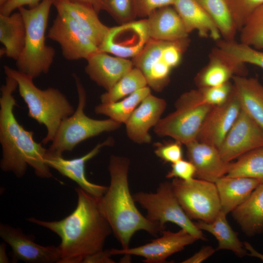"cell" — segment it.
Instances as JSON below:
<instances>
[{
    "label": "cell",
    "instance_id": "cell-38",
    "mask_svg": "<svg viewBox=\"0 0 263 263\" xmlns=\"http://www.w3.org/2000/svg\"><path fill=\"white\" fill-rule=\"evenodd\" d=\"M182 144L178 141L154 144L156 155L165 163L173 164L183 157Z\"/></svg>",
    "mask_w": 263,
    "mask_h": 263
},
{
    "label": "cell",
    "instance_id": "cell-30",
    "mask_svg": "<svg viewBox=\"0 0 263 263\" xmlns=\"http://www.w3.org/2000/svg\"><path fill=\"white\" fill-rule=\"evenodd\" d=\"M217 26L222 38L234 40L238 32L226 0H196Z\"/></svg>",
    "mask_w": 263,
    "mask_h": 263
},
{
    "label": "cell",
    "instance_id": "cell-33",
    "mask_svg": "<svg viewBox=\"0 0 263 263\" xmlns=\"http://www.w3.org/2000/svg\"><path fill=\"white\" fill-rule=\"evenodd\" d=\"M216 46L236 61L259 66L263 70V52L241 42L225 40L216 41Z\"/></svg>",
    "mask_w": 263,
    "mask_h": 263
},
{
    "label": "cell",
    "instance_id": "cell-11",
    "mask_svg": "<svg viewBox=\"0 0 263 263\" xmlns=\"http://www.w3.org/2000/svg\"><path fill=\"white\" fill-rule=\"evenodd\" d=\"M146 18L110 27L99 51L118 57L134 58L150 39Z\"/></svg>",
    "mask_w": 263,
    "mask_h": 263
},
{
    "label": "cell",
    "instance_id": "cell-17",
    "mask_svg": "<svg viewBox=\"0 0 263 263\" xmlns=\"http://www.w3.org/2000/svg\"><path fill=\"white\" fill-rule=\"evenodd\" d=\"M167 103L164 99L151 94L148 95L134 111L126 123V132L129 138L138 144L150 143L151 137L149 130L155 127L166 109Z\"/></svg>",
    "mask_w": 263,
    "mask_h": 263
},
{
    "label": "cell",
    "instance_id": "cell-14",
    "mask_svg": "<svg viewBox=\"0 0 263 263\" xmlns=\"http://www.w3.org/2000/svg\"><path fill=\"white\" fill-rule=\"evenodd\" d=\"M162 235L150 243L133 248L110 249L112 255H129L143 257L146 263H163L171 255L199 240L186 230L181 229L176 232L165 230Z\"/></svg>",
    "mask_w": 263,
    "mask_h": 263
},
{
    "label": "cell",
    "instance_id": "cell-27",
    "mask_svg": "<svg viewBox=\"0 0 263 263\" xmlns=\"http://www.w3.org/2000/svg\"><path fill=\"white\" fill-rule=\"evenodd\" d=\"M25 38L26 27L19 11L9 15L0 14V41L4 46L1 55L17 61L23 50Z\"/></svg>",
    "mask_w": 263,
    "mask_h": 263
},
{
    "label": "cell",
    "instance_id": "cell-39",
    "mask_svg": "<svg viewBox=\"0 0 263 263\" xmlns=\"http://www.w3.org/2000/svg\"><path fill=\"white\" fill-rule=\"evenodd\" d=\"M176 0H133L136 17L147 18L155 10L167 6H173Z\"/></svg>",
    "mask_w": 263,
    "mask_h": 263
},
{
    "label": "cell",
    "instance_id": "cell-45",
    "mask_svg": "<svg viewBox=\"0 0 263 263\" xmlns=\"http://www.w3.org/2000/svg\"><path fill=\"white\" fill-rule=\"evenodd\" d=\"M244 244L247 251L249 252L247 254L248 256L259 258L263 261V254H261L256 250L251 244L247 242H244Z\"/></svg>",
    "mask_w": 263,
    "mask_h": 263
},
{
    "label": "cell",
    "instance_id": "cell-20",
    "mask_svg": "<svg viewBox=\"0 0 263 263\" xmlns=\"http://www.w3.org/2000/svg\"><path fill=\"white\" fill-rule=\"evenodd\" d=\"M87 61L86 73L106 91L134 67L132 60L99 51L92 55Z\"/></svg>",
    "mask_w": 263,
    "mask_h": 263
},
{
    "label": "cell",
    "instance_id": "cell-5",
    "mask_svg": "<svg viewBox=\"0 0 263 263\" xmlns=\"http://www.w3.org/2000/svg\"><path fill=\"white\" fill-rule=\"evenodd\" d=\"M54 0H42L32 8L18 10L26 27L23 50L16 61L17 70L33 78L47 74L53 62L55 51L46 44L45 32Z\"/></svg>",
    "mask_w": 263,
    "mask_h": 263
},
{
    "label": "cell",
    "instance_id": "cell-28",
    "mask_svg": "<svg viewBox=\"0 0 263 263\" xmlns=\"http://www.w3.org/2000/svg\"><path fill=\"white\" fill-rule=\"evenodd\" d=\"M226 216L221 211L212 222L199 221L195 224L201 230L206 231L215 237L218 243L216 250H230L238 257L242 258L247 254V251L244 243L239 240L238 233L229 224Z\"/></svg>",
    "mask_w": 263,
    "mask_h": 263
},
{
    "label": "cell",
    "instance_id": "cell-24",
    "mask_svg": "<svg viewBox=\"0 0 263 263\" xmlns=\"http://www.w3.org/2000/svg\"><path fill=\"white\" fill-rule=\"evenodd\" d=\"M261 181L257 179L224 176L215 182L221 211L227 214L244 202Z\"/></svg>",
    "mask_w": 263,
    "mask_h": 263
},
{
    "label": "cell",
    "instance_id": "cell-3",
    "mask_svg": "<svg viewBox=\"0 0 263 263\" xmlns=\"http://www.w3.org/2000/svg\"><path fill=\"white\" fill-rule=\"evenodd\" d=\"M129 160L126 157L111 156L108 166L110 185L105 193L98 198L99 210L122 249L129 248L132 236L138 231L144 230L157 236L164 230L144 216L137 209L129 188Z\"/></svg>",
    "mask_w": 263,
    "mask_h": 263
},
{
    "label": "cell",
    "instance_id": "cell-32",
    "mask_svg": "<svg viewBox=\"0 0 263 263\" xmlns=\"http://www.w3.org/2000/svg\"><path fill=\"white\" fill-rule=\"evenodd\" d=\"M147 86V81L143 73L133 67L110 90L100 96L101 103L117 101Z\"/></svg>",
    "mask_w": 263,
    "mask_h": 263
},
{
    "label": "cell",
    "instance_id": "cell-26",
    "mask_svg": "<svg viewBox=\"0 0 263 263\" xmlns=\"http://www.w3.org/2000/svg\"><path fill=\"white\" fill-rule=\"evenodd\" d=\"M242 231L248 236L263 232V183L248 198L231 212Z\"/></svg>",
    "mask_w": 263,
    "mask_h": 263
},
{
    "label": "cell",
    "instance_id": "cell-9",
    "mask_svg": "<svg viewBox=\"0 0 263 263\" xmlns=\"http://www.w3.org/2000/svg\"><path fill=\"white\" fill-rule=\"evenodd\" d=\"M171 184L178 202L191 220L209 223L221 211L215 183L194 178L188 181L174 178Z\"/></svg>",
    "mask_w": 263,
    "mask_h": 263
},
{
    "label": "cell",
    "instance_id": "cell-37",
    "mask_svg": "<svg viewBox=\"0 0 263 263\" xmlns=\"http://www.w3.org/2000/svg\"><path fill=\"white\" fill-rule=\"evenodd\" d=\"M198 89L206 104L216 106L222 104L227 100L233 90V85L228 81L219 86Z\"/></svg>",
    "mask_w": 263,
    "mask_h": 263
},
{
    "label": "cell",
    "instance_id": "cell-12",
    "mask_svg": "<svg viewBox=\"0 0 263 263\" xmlns=\"http://www.w3.org/2000/svg\"><path fill=\"white\" fill-rule=\"evenodd\" d=\"M0 236L12 249L14 262L58 263L60 252L58 246H43L35 242L32 234H25L19 227L0 223Z\"/></svg>",
    "mask_w": 263,
    "mask_h": 263
},
{
    "label": "cell",
    "instance_id": "cell-7",
    "mask_svg": "<svg viewBox=\"0 0 263 263\" xmlns=\"http://www.w3.org/2000/svg\"><path fill=\"white\" fill-rule=\"evenodd\" d=\"M212 106L203 101L198 89L185 92L176 100L175 110L161 118L154 132L159 136H169L186 145L197 139Z\"/></svg>",
    "mask_w": 263,
    "mask_h": 263
},
{
    "label": "cell",
    "instance_id": "cell-22",
    "mask_svg": "<svg viewBox=\"0 0 263 263\" xmlns=\"http://www.w3.org/2000/svg\"><path fill=\"white\" fill-rule=\"evenodd\" d=\"M146 19L151 39L175 41L188 38L189 34L173 6L158 8Z\"/></svg>",
    "mask_w": 263,
    "mask_h": 263
},
{
    "label": "cell",
    "instance_id": "cell-35",
    "mask_svg": "<svg viewBox=\"0 0 263 263\" xmlns=\"http://www.w3.org/2000/svg\"><path fill=\"white\" fill-rule=\"evenodd\" d=\"M102 10L108 12L120 24L134 20L136 17L133 0H100Z\"/></svg>",
    "mask_w": 263,
    "mask_h": 263
},
{
    "label": "cell",
    "instance_id": "cell-46",
    "mask_svg": "<svg viewBox=\"0 0 263 263\" xmlns=\"http://www.w3.org/2000/svg\"><path fill=\"white\" fill-rule=\"evenodd\" d=\"M6 245L5 243L2 242L0 244V263H7L9 260L6 252Z\"/></svg>",
    "mask_w": 263,
    "mask_h": 263
},
{
    "label": "cell",
    "instance_id": "cell-6",
    "mask_svg": "<svg viewBox=\"0 0 263 263\" xmlns=\"http://www.w3.org/2000/svg\"><path fill=\"white\" fill-rule=\"evenodd\" d=\"M73 77L78 94L77 107L74 113L60 124L47 149L51 153L62 155L64 152L73 150L80 142L102 132L116 130L121 125L110 118L97 120L86 115V91L79 77L75 74H73Z\"/></svg>",
    "mask_w": 263,
    "mask_h": 263
},
{
    "label": "cell",
    "instance_id": "cell-36",
    "mask_svg": "<svg viewBox=\"0 0 263 263\" xmlns=\"http://www.w3.org/2000/svg\"><path fill=\"white\" fill-rule=\"evenodd\" d=\"M238 30H241L252 13L263 4V0H226Z\"/></svg>",
    "mask_w": 263,
    "mask_h": 263
},
{
    "label": "cell",
    "instance_id": "cell-15",
    "mask_svg": "<svg viewBox=\"0 0 263 263\" xmlns=\"http://www.w3.org/2000/svg\"><path fill=\"white\" fill-rule=\"evenodd\" d=\"M241 111L240 102L233 87L225 103L213 106L209 110L196 140L219 149Z\"/></svg>",
    "mask_w": 263,
    "mask_h": 263
},
{
    "label": "cell",
    "instance_id": "cell-16",
    "mask_svg": "<svg viewBox=\"0 0 263 263\" xmlns=\"http://www.w3.org/2000/svg\"><path fill=\"white\" fill-rule=\"evenodd\" d=\"M113 143V139L109 137L104 142L98 144L86 154L72 159H66L62 155L51 153L47 150L45 162L49 168L56 169L61 175L75 181L79 187L86 192L95 197H100L105 193L108 187L90 182L86 176L85 165L87 162L96 156L103 147L111 146Z\"/></svg>",
    "mask_w": 263,
    "mask_h": 263
},
{
    "label": "cell",
    "instance_id": "cell-8",
    "mask_svg": "<svg viewBox=\"0 0 263 263\" xmlns=\"http://www.w3.org/2000/svg\"><path fill=\"white\" fill-rule=\"evenodd\" d=\"M133 197L136 203L147 211L146 217L165 229L167 223L176 224L199 240H206L201 230L186 214L174 192L171 182L159 185L156 191L137 192Z\"/></svg>",
    "mask_w": 263,
    "mask_h": 263
},
{
    "label": "cell",
    "instance_id": "cell-42",
    "mask_svg": "<svg viewBox=\"0 0 263 263\" xmlns=\"http://www.w3.org/2000/svg\"><path fill=\"white\" fill-rule=\"evenodd\" d=\"M112 255L110 250L104 249L86 257L82 263H113L111 259Z\"/></svg>",
    "mask_w": 263,
    "mask_h": 263
},
{
    "label": "cell",
    "instance_id": "cell-25",
    "mask_svg": "<svg viewBox=\"0 0 263 263\" xmlns=\"http://www.w3.org/2000/svg\"><path fill=\"white\" fill-rule=\"evenodd\" d=\"M232 80L241 109L263 128V85L246 76L234 75Z\"/></svg>",
    "mask_w": 263,
    "mask_h": 263
},
{
    "label": "cell",
    "instance_id": "cell-40",
    "mask_svg": "<svg viewBox=\"0 0 263 263\" xmlns=\"http://www.w3.org/2000/svg\"><path fill=\"white\" fill-rule=\"evenodd\" d=\"M195 168L188 160L183 159L171 165V169L166 175L167 178H178L188 181L195 177Z\"/></svg>",
    "mask_w": 263,
    "mask_h": 263
},
{
    "label": "cell",
    "instance_id": "cell-44",
    "mask_svg": "<svg viewBox=\"0 0 263 263\" xmlns=\"http://www.w3.org/2000/svg\"><path fill=\"white\" fill-rule=\"evenodd\" d=\"M72 2H80L92 6L98 13L102 10L100 0H68Z\"/></svg>",
    "mask_w": 263,
    "mask_h": 263
},
{
    "label": "cell",
    "instance_id": "cell-19",
    "mask_svg": "<svg viewBox=\"0 0 263 263\" xmlns=\"http://www.w3.org/2000/svg\"><path fill=\"white\" fill-rule=\"evenodd\" d=\"M185 146L188 160L195 168L196 178L215 183L227 174L230 162L223 159L217 148L197 140Z\"/></svg>",
    "mask_w": 263,
    "mask_h": 263
},
{
    "label": "cell",
    "instance_id": "cell-41",
    "mask_svg": "<svg viewBox=\"0 0 263 263\" xmlns=\"http://www.w3.org/2000/svg\"><path fill=\"white\" fill-rule=\"evenodd\" d=\"M42 0H7L0 6V14L9 15L16 9L27 5L32 8L38 5Z\"/></svg>",
    "mask_w": 263,
    "mask_h": 263
},
{
    "label": "cell",
    "instance_id": "cell-1",
    "mask_svg": "<svg viewBox=\"0 0 263 263\" xmlns=\"http://www.w3.org/2000/svg\"><path fill=\"white\" fill-rule=\"evenodd\" d=\"M77 205L59 221H46L30 217L27 220L57 235L60 259L58 263H80L87 256L103 249L112 228L98 207V198L80 187L75 188Z\"/></svg>",
    "mask_w": 263,
    "mask_h": 263
},
{
    "label": "cell",
    "instance_id": "cell-2",
    "mask_svg": "<svg viewBox=\"0 0 263 263\" xmlns=\"http://www.w3.org/2000/svg\"><path fill=\"white\" fill-rule=\"evenodd\" d=\"M18 87L17 81L6 76L0 87V143L2 157L0 168L4 172L13 173L17 178L23 177L29 165L36 175L42 178L53 177L45 162L47 149L34 138V132L25 129L14 115L17 105L13 93Z\"/></svg>",
    "mask_w": 263,
    "mask_h": 263
},
{
    "label": "cell",
    "instance_id": "cell-43",
    "mask_svg": "<svg viewBox=\"0 0 263 263\" xmlns=\"http://www.w3.org/2000/svg\"><path fill=\"white\" fill-rule=\"evenodd\" d=\"M214 249L210 245L202 247L198 252L182 262L183 263H200L206 260L215 252Z\"/></svg>",
    "mask_w": 263,
    "mask_h": 263
},
{
    "label": "cell",
    "instance_id": "cell-31",
    "mask_svg": "<svg viewBox=\"0 0 263 263\" xmlns=\"http://www.w3.org/2000/svg\"><path fill=\"white\" fill-rule=\"evenodd\" d=\"M230 163L227 174L229 177H243L263 183V147L250 150Z\"/></svg>",
    "mask_w": 263,
    "mask_h": 263
},
{
    "label": "cell",
    "instance_id": "cell-21",
    "mask_svg": "<svg viewBox=\"0 0 263 263\" xmlns=\"http://www.w3.org/2000/svg\"><path fill=\"white\" fill-rule=\"evenodd\" d=\"M53 5L56 10H63L70 15L99 48L106 38L110 27L100 21L98 13L92 6L68 0H54Z\"/></svg>",
    "mask_w": 263,
    "mask_h": 263
},
{
    "label": "cell",
    "instance_id": "cell-34",
    "mask_svg": "<svg viewBox=\"0 0 263 263\" xmlns=\"http://www.w3.org/2000/svg\"><path fill=\"white\" fill-rule=\"evenodd\" d=\"M240 33V42L258 50L263 49V4L252 13Z\"/></svg>",
    "mask_w": 263,
    "mask_h": 263
},
{
    "label": "cell",
    "instance_id": "cell-23",
    "mask_svg": "<svg viewBox=\"0 0 263 263\" xmlns=\"http://www.w3.org/2000/svg\"><path fill=\"white\" fill-rule=\"evenodd\" d=\"M173 6L188 34L196 31L203 38L215 41L222 38L216 24L196 0H176Z\"/></svg>",
    "mask_w": 263,
    "mask_h": 263
},
{
    "label": "cell",
    "instance_id": "cell-29",
    "mask_svg": "<svg viewBox=\"0 0 263 263\" xmlns=\"http://www.w3.org/2000/svg\"><path fill=\"white\" fill-rule=\"evenodd\" d=\"M150 94V87L146 86L122 100L99 104L95 107V113L108 116L121 124H126L135 109Z\"/></svg>",
    "mask_w": 263,
    "mask_h": 263
},
{
    "label": "cell",
    "instance_id": "cell-47",
    "mask_svg": "<svg viewBox=\"0 0 263 263\" xmlns=\"http://www.w3.org/2000/svg\"><path fill=\"white\" fill-rule=\"evenodd\" d=\"M7 0H0V6L4 4Z\"/></svg>",
    "mask_w": 263,
    "mask_h": 263
},
{
    "label": "cell",
    "instance_id": "cell-13",
    "mask_svg": "<svg viewBox=\"0 0 263 263\" xmlns=\"http://www.w3.org/2000/svg\"><path fill=\"white\" fill-rule=\"evenodd\" d=\"M263 147V128L241 109L219 150L226 162Z\"/></svg>",
    "mask_w": 263,
    "mask_h": 263
},
{
    "label": "cell",
    "instance_id": "cell-10",
    "mask_svg": "<svg viewBox=\"0 0 263 263\" xmlns=\"http://www.w3.org/2000/svg\"><path fill=\"white\" fill-rule=\"evenodd\" d=\"M56 11L57 14L49 29L47 37L59 44L65 59L87 60L99 52L98 47L70 15L63 10Z\"/></svg>",
    "mask_w": 263,
    "mask_h": 263
},
{
    "label": "cell",
    "instance_id": "cell-4",
    "mask_svg": "<svg viewBox=\"0 0 263 263\" xmlns=\"http://www.w3.org/2000/svg\"><path fill=\"white\" fill-rule=\"evenodd\" d=\"M4 72L17 81L19 94L27 106L28 116L46 128L47 134L41 143L52 142L62 121L75 112L74 107L58 89L41 90L35 85L32 77L7 65L4 66Z\"/></svg>",
    "mask_w": 263,
    "mask_h": 263
},
{
    "label": "cell",
    "instance_id": "cell-18",
    "mask_svg": "<svg viewBox=\"0 0 263 263\" xmlns=\"http://www.w3.org/2000/svg\"><path fill=\"white\" fill-rule=\"evenodd\" d=\"M245 64L238 62L215 46L207 64L194 78L198 88L216 86L230 81L234 75L245 76Z\"/></svg>",
    "mask_w": 263,
    "mask_h": 263
}]
</instances>
